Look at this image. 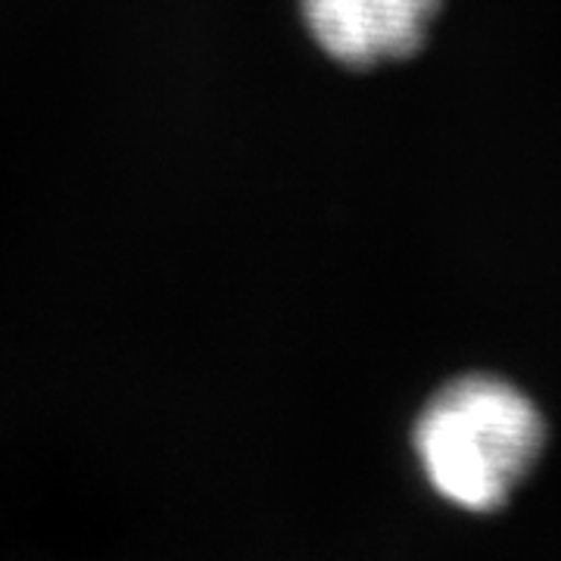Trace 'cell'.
I'll return each mask as SVG.
<instances>
[{"label": "cell", "mask_w": 561, "mask_h": 561, "mask_svg": "<svg viewBox=\"0 0 561 561\" xmlns=\"http://www.w3.org/2000/svg\"><path fill=\"white\" fill-rule=\"evenodd\" d=\"M412 443L440 500L486 515L512 500L540 461L546 421L515 383L465 375L431 397Z\"/></svg>", "instance_id": "6da1fadb"}, {"label": "cell", "mask_w": 561, "mask_h": 561, "mask_svg": "<svg viewBox=\"0 0 561 561\" xmlns=\"http://www.w3.org/2000/svg\"><path fill=\"white\" fill-rule=\"evenodd\" d=\"M440 0H302L321 47L346 66H378L415 54Z\"/></svg>", "instance_id": "7a4b0ae2"}]
</instances>
